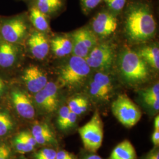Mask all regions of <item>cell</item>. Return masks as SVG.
Here are the masks:
<instances>
[{
	"mask_svg": "<svg viewBox=\"0 0 159 159\" xmlns=\"http://www.w3.org/2000/svg\"><path fill=\"white\" fill-rule=\"evenodd\" d=\"M125 36L134 44L148 42L156 33L157 24L152 6L143 0L127 2L122 12Z\"/></svg>",
	"mask_w": 159,
	"mask_h": 159,
	"instance_id": "obj_1",
	"label": "cell"
},
{
	"mask_svg": "<svg viewBox=\"0 0 159 159\" xmlns=\"http://www.w3.org/2000/svg\"><path fill=\"white\" fill-rule=\"evenodd\" d=\"M117 65L122 79L130 85H139L150 79V71L136 51L125 48L118 57Z\"/></svg>",
	"mask_w": 159,
	"mask_h": 159,
	"instance_id": "obj_2",
	"label": "cell"
},
{
	"mask_svg": "<svg viewBox=\"0 0 159 159\" xmlns=\"http://www.w3.org/2000/svg\"><path fill=\"white\" fill-rule=\"evenodd\" d=\"M91 70L85 58L73 55L59 69V83L70 89L77 87L89 78Z\"/></svg>",
	"mask_w": 159,
	"mask_h": 159,
	"instance_id": "obj_3",
	"label": "cell"
},
{
	"mask_svg": "<svg viewBox=\"0 0 159 159\" xmlns=\"http://www.w3.org/2000/svg\"><path fill=\"white\" fill-rule=\"evenodd\" d=\"M30 23L27 12L0 18V38L21 46L30 33Z\"/></svg>",
	"mask_w": 159,
	"mask_h": 159,
	"instance_id": "obj_4",
	"label": "cell"
},
{
	"mask_svg": "<svg viewBox=\"0 0 159 159\" xmlns=\"http://www.w3.org/2000/svg\"><path fill=\"white\" fill-rule=\"evenodd\" d=\"M111 110L114 117L127 127L136 125L142 116L140 108L125 94L119 95L114 100Z\"/></svg>",
	"mask_w": 159,
	"mask_h": 159,
	"instance_id": "obj_5",
	"label": "cell"
},
{
	"mask_svg": "<svg viewBox=\"0 0 159 159\" xmlns=\"http://www.w3.org/2000/svg\"><path fill=\"white\" fill-rule=\"evenodd\" d=\"M80 136L85 150L96 152L102 145L104 129L102 120L96 111L86 124L79 129Z\"/></svg>",
	"mask_w": 159,
	"mask_h": 159,
	"instance_id": "obj_6",
	"label": "cell"
},
{
	"mask_svg": "<svg viewBox=\"0 0 159 159\" xmlns=\"http://www.w3.org/2000/svg\"><path fill=\"white\" fill-rule=\"evenodd\" d=\"M116 56V50L113 44L102 43L97 44L85 60L91 69L107 72L111 68Z\"/></svg>",
	"mask_w": 159,
	"mask_h": 159,
	"instance_id": "obj_7",
	"label": "cell"
},
{
	"mask_svg": "<svg viewBox=\"0 0 159 159\" xmlns=\"http://www.w3.org/2000/svg\"><path fill=\"white\" fill-rule=\"evenodd\" d=\"M113 90V80L107 72L97 71L89 81V93L97 100L107 102L112 96Z\"/></svg>",
	"mask_w": 159,
	"mask_h": 159,
	"instance_id": "obj_8",
	"label": "cell"
},
{
	"mask_svg": "<svg viewBox=\"0 0 159 159\" xmlns=\"http://www.w3.org/2000/svg\"><path fill=\"white\" fill-rule=\"evenodd\" d=\"M71 39L73 43V55L83 58H85L97 44L96 35L86 27L75 30Z\"/></svg>",
	"mask_w": 159,
	"mask_h": 159,
	"instance_id": "obj_9",
	"label": "cell"
},
{
	"mask_svg": "<svg viewBox=\"0 0 159 159\" xmlns=\"http://www.w3.org/2000/svg\"><path fill=\"white\" fill-rule=\"evenodd\" d=\"M117 15L107 8L98 12L91 21L92 31L100 38L110 37L116 31L118 25Z\"/></svg>",
	"mask_w": 159,
	"mask_h": 159,
	"instance_id": "obj_10",
	"label": "cell"
},
{
	"mask_svg": "<svg viewBox=\"0 0 159 159\" xmlns=\"http://www.w3.org/2000/svg\"><path fill=\"white\" fill-rule=\"evenodd\" d=\"M34 94V106L41 111L51 113L57 110L59 96L58 86L55 83L48 81L41 90Z\"/></svg>",
	"mask_w": 159,
	"mask_h": 159,
	"instance_id": "obj_11",
	"label": "cell"
},
{
	"mask_svg": "<svg viewBox=\"0 0 159 159\" xmlns=\"http://www.w3.org/2000/svg\"><path fill=\"white\" fill-rule=\"evenodd\" d=\"M21 80L28 91L33 94L41 90L48 82L46 72L35 65L29 66L24 70Z\"/></svg>",
	"mask_w": 159,
	"mask_h": 159,
	"instance_id": "obj_12",
	"label": "cell"
},
{
	"mask_svg": "<svg viewBox=\"0 0 159 159\" xmlns=\"http://www.w3.org/2000/svg\"><path fill=\"white\" fill-rule=\"evenodd\" d=\"M25 43L30 54L36 60H43L48 55L50 40L46 33L35 30L30 33Z\"/></svg>",
	"mask_w": 159,
	"mask_h": 159,
	"instance_id": "obj_13",
	"label": "cell"
},
{
	"mask_svg": "<svg viewBox=\"0 0 159 159\" xmlns=\"http://www.w3.org/2000/svg\"><path fill=\"white\" fill-rule=\"evenodd\" d=\"M12 105L17 113L25 119H32L35 116L34 103L29 94L21 89L14 88L10 92Z\"/></svg>",
	"mask_w": 159,
	"mask_h": 159,
	"instance_id": "obj_14",
	"label": "cell"
},
{
	"mask_svg": "<svg viewBox=\"0 0 159 159\" xmlns=\"http://www.w3.org/2000/svg\"><path fill=\"white\" fill-rule=\"evenodd\" d=\"M23 56L21 45L7 42L0 38V68L3 70L14 68Z\"/></svg>",
	"mask_w": 159,
	"mask_h": 159,
	"instance_id": "obj_15",
	"label": "cell"
},
{
	"mask_svg": "<svg viewBox=\"0 0 159 159\" xmlns=\"http://www.w3.org/2000/svg\"><path fill=\"white\" fill-rule=\"evenodd\" d=\"M50 50L56 57H66L73 52L71 37L66 35H56L50 40Z\"/></svg>",
	"mask_w": 159,
	"mask_h": 159,
	"instance_id": "obj_16",
	"label": "cell"
},
{
	"mask_svg": "<svg viewBox=\"0 0 159 159\" xmlns=\"http://www.w3.org/2000/svg\"><path fill=\"white\" fill-rule=\"evenodd\" d=\"M31 134L37 144L44 145L57 143L55 135L50 126L46 123H39L33 126Z\"/></svg>",
	"mask_w": 159,
	"mask_h": 159,
	"instance_id": "obj_17",
	"label": "cell"
},
{
	"mask_svg": "<svg viewBox=\"0 0 159 159\" xmlns=\"http://www.w3.org/2000/svg\"><path fill=\"white\" fill-rule=\"evenodd\" d=\"M30 1V6L37 8L40 11L50 17L58 14L63 10L64 0H28Z\"/></svg>",
	"mask_w": 159,
	"mask_h": 159,
	"instance_id": "obj_18",
	"label": "cell"
},
{
	"mask_svg": "<svg viewBox=\"0 0 159 159\" xmlns=\"http://www.w3.org/2000/svg\"><path fill=\"white\" fill-rule=\"evenodd\" d=\"M28 15L30 22L36 30L46 34L50 31L48 16L33 6H30Z\"/></svg>",
	"mask_w": 159,
	"mask_h": 159,
	"instance_id": "obj_19",
	"label": "cell"
},
{
	"mask_svg": "<svg viewBox=\"0 0 159 159\" xmlns=\"http://www.w3.org/2000/svg\"><path fill=\"white\" fill-rule=\"evenodd\" d=\"M137 52L149 67L153 68L156 71L159 70V49L157 46H144Z\"/></svg>",
	"mask_w": 159,
	"mask_h": 159,
	"instance_id": "obj_20",
	"label": "cell"
},
{
	"mask_svg": "<svg viewBox=\"0 0 159 159\" xmlns=\"http://www.w3.org/2000/svg\"><path fill=\"white\" fill-rule=\"evenodd\" d=\"M136 152L131 143L125 140L118 144L112 151L109 159H136Z\"/></svg>",
	"mask_w": 159,
	"mask_h": 159,
	"instance_id": "obj_21",
	"label": "cell"
},
{
	"mask_svg": "<svg viewBox=\"0 0 159 159\" xmlns=\"http://www.w3.org/2000/svg\"><path fill=\"white\" fill-rule=\"evenodd\" d=\"M67 106L71 111L80 116L87 110L89 101L85 97L77 96L70 100Z\"/></svg>",
	"mask_w": 159,
	"mask_h": 159,
	"instance_id": "obj_22",
	"label": "cell"
},
{
	"mask_svg": "<svg viewBox=\"0 0 159 159\" xmlns=\"http://www.w3.org/2000/svg\"><path fill=\"white\" fill-rule=\"evenodd\" d=\"M13 127L14 123L11 116L6 111L0 110V137L8 134Z\"/></svg>",
	"mask_w": 159,
	"mask_h": 159,
	"instance_id": "obj_23",
	"label": "cell"
},
{
	"mask_svg": "<svg viewBox=\"0 0 159 159\" xmlns=\"http://www.w3.org/2000/svg\"><path fill=\"white\" fill-rule=\"evenodd\" d=\"M128 0H103L106 8L114 14L119 16L122 13Z\"/></svg>",
	"mask_w": 159,
	"mask_h": 159,
	"instance_id": "obj_24",
	"label": "cell"
},
{
	"mask_svg": "<svg viewBox=\"0 0 159 159\" xmlns=\"http://www.w3.org/2000/svg\"><path fill=\"white\" fill-rule=\"evenodd\" d=\"M16 150L20 153H29L34 150V146L27 142L18 133L12 140Z\"/></svg>",
	"mask_w": 159,
	"mask_h": 159,
	"instance_id": "obj_25",
	"label": "cell"
},
{
	"mask_svg": "<svg viewBox=\"0 0 159 159\" xmlns=\"http://www.w3.org/2000/svg\"><path fill=\"white\" fill-rule=\"evenodd\" d=\"M103 0H80L81 8L83 12L87 14L96 8Z\"/></svg>",
	"mask_w": 159,
	"mask_h": 159,
	"instance_id": "obj_26",
	"label": "cell"
},
{
	"mask_svg": "<svg viewBox=\"0 0 159 159\" xmlns=\"http://www.w3.org/2000/svg\"><path fill=\"white\" fill-rule=\"evenodd\" d=\"M57 152L52 148L41 149L34 155L35 159H56Z\"/></svg>",
	"mask_w": 159,
	"mask_h": 159,
	"instance_id": "obj_27",
	"label": "cell"
},
{
	"mask_svg": "<svg viewBox=\"0 0 159 159\" xmlns=\"http://www.w3.org/2000/svg\"><path fill=\"white\" fill-rule=\"evenodd\" d=\"M143 98H156L159 99V84L156 83L152 87L142 91Z\"/></svg>",
	"mask_w": 159,
	"mask_h": 159,
	"instance_id": "obj_28",
	"label": "cell"
},
{
	"mask_svg": "<svg viewBox=\"0 0 159 159\" xmlns=\"http://www.w3.org/2000/svg\"><path fill=\"white\" fill-rule=\"evenodd\" d=\"M70 110L67 106H64L59 110L57 119V124L60 129H62L63 125L68 117Z\"/></svg>",
	"mask_w": 159,
	"mask_h": 159,
	"instance_id": "obj_29",
	"label": "cell"
},
{
	"mask_svg": "<svg viewBox=\"0 0 159 159\" xmlns=\"http://www.w3.org/2000/svg\"><path fill=\"white\" fill-rule=\"evenodd\" d=\"M77 115L75 114L71 111L70 112L69 115H68V117L67 119L66 120L64 125H63V127L61 130H67L68 129L71 127H72L73 125H75V123H76L77 121Z\"/></svg>",
	"mask_w": 159,
	"mask_h": 159,
	"instance_id": "obj_30",
	"label": "cell"
},
{
	"mask_svg": "<svg viewBox=\"0 0 159 159\" xmlns=\"http://www.w3.org/2000/svg\"><path fill=\"white\" fill-rule=\"evenodd\" d=\"M19 134L27 142L29 143V144H30L34 147L36 146L37 143L33 134H31V132H29L27 131H23L19 133Z\"/></svg>",
	"mask_w": 159,
	"mask_h": 159,
	"instance_id": "obj_31",
	"label": "cell"
},
{
	"mask_svg": "<svg viewBox=\"0 0 159 159\" xmlns=\"http://www.w3.org/2000/svg\"><path fill=\"white\" fill-rule=\"evenodd\" d=\"M11 150L5 144L0 145V159H10Z\"/></svg>",
	"mask_w": 159,
	"mask_h": 159,
	"instance_id": "obj_32",
	"label": "cell"
},
{
	"mask_svg": "<svg viewBox=\"0 0 159 159\" xmlns=\"http://www.w3.org/2000/svg\"><path fill=\"white\" fill-rule=\"evenodd\" d=\"M144 102L156 111H158L159 108V99L156 98H144Z\"/></svg>",
	"mask_w": 159,
	"mask_h": 159,
	"instance_id": "obj_33",
	"label": "cell"
},
{
	"mask_svg": "<svg viewBox=\"0 0 159 159\" xmlns=\"http://www.w3.org/2000/svg\"><path fill=\"white\" fill-rule=\"evenodd\" d=\"M56 159H74V158L71 154L62 150L57 152Z\"/></svg>",
	"mask_w": 159,
	"mask_h": 159,
	"instance_id": "obj_34",
	"label": "cell"
},
{
	"mask_svg": "<svg viewBox=\"0 0 159 159\" xmlns=\"http://www.w3.org/2000/svg\"><path fill=\"white\" fill-rule=\"evenodd\" d=\"M144 159H159V149L155 148L150 152Z\"/></svg>",
	"mask_w": 159,
	"mask_h": 159,
	"instance_id": "obj_35",
	"label": "cell"
},
{
	"mask_svg": "<svg viewBox=\"0 0 159 159\" xmlns=\"http://www.w3.org/2000/svg\"><path fill=\"white\" fill-rule=\"evenodd\" d=\"M152 141L155 146L159 145V130H154L152 136Z\"/></svg>",
	"mask_w": 159,
	"mask_h": 159,
	"instance_id": "obj_36",
	"label": "cell"
},
{
	"mask_svg": "<svg viewBox=\"0 0 159 159\" xmlns=\"http://www.w3.org/2000/svg\"><path fill=\"white\" fill-rule=\"evenodd\" d=\"M6 89H7V84H6V81L1 77H0V100L4 94Z\"/></svg>",
	"mask_w": 159,
	"mask_h": 159,
	"instance_id": "obj_37",
	"label": "cell"
},
{
	"mask_svg": "<svg viewBox=\"0 0 159 159\" xmlns=\"http://www.w3.org/2000/svg\"><path fill=\"white\" fill-rule=\"evenodd\" d=\"M154 130H159V116H157L154 119Z\"/></svg>",
	"mask_w": 159,
	"mask_h": 159,
	"instance_id": "obj_38",
	"label": "cell"
},
{
	"mask_svg": "<svg viewBox=\"0 0 159 159\" xmlns=\"http://www.w3.org/2000/svg\"><path fill=\"white\" fill-rule=\"evenodd\" d=\"M84 159H102L101 157L99 156L96 155V154H93V155H90L87 157H85Z\"/></svg>",
	"mask_w": 159,
	"mask_h": 159,
	"instance_id": "obj_39",
	"label": "cell"
},
{
	"mask_svg": "<svg viewBox=\"0 0 159 159\" xmlns=\"http://www.w3.org/2000/svg\"><path fill=\"white\" fill-rule=\"evenodd\" d=\"M23 1H28V0H23Z\"/></svg>",
	"mask_w": 159,
	"mask_h": 159,
	"instance_id": "obj_40",
	"label": "cell"
},
{
	"mask_svg": "<svg viewBox=\"0 0 159 159\" xmlns=\"http://www.w3.org/2000/svg\"><path fill=\"white\" fill-rule=\"evenodd\" d=\"M24 159V158H23V159Z\"/></svg>",
	"mask_w": 159,
	"mask_h": 159,
	"instance_id": "obj_41",
	"label": "cell"
}]
</instances>
